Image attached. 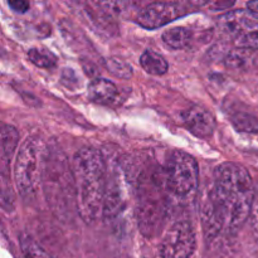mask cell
I'll return each mask as SVG.
<instances>
[{
	"instance_id": "cell-14",
	"label": "cell",
	"mask_w": 258,
	"mask_h": 258,
	"mask_svg": "<svg viewBox=\"0 0 258 258\" xmlns=\"http://www.w3.org/2000/svg\"><path fill=\"white\" fill-rule=\"evenodd\" d=\"M141 67L149 75L161 76L168 72L169 64L165 58L153 49H146L140 57Z\"/></svg>"
},
{
	"instance_id": "cell-5",
	"label": "cell",
	"mask_w": 258,
	"mask_h": 258,
	"mask_svg": "<svg viewBox=\"0 0 258 258\" xmlns=\"http://www.w3.org/2000/svg\"><path fill=\"white\" fill-rule=\"evenodd\" d=\"M47 149L42 140L29 136L20 145L14 165L15 185L24 201H32L37 196L44 171Z\"/></svg>"
},
{
	"instance_id": "cell-12",
	"label": "cell",
	"mask_w": 258,
	"mask_h": 258,
	"mask_svg": "<svg viewBox=\"0 0 258 258\" xmlns=\"http://www.w3.org/2000/svg\"><path fill=\"white\" fill-rule=\"evenodd\" d=\"M88 98L100 105H111L118 95L116 85L106 78H96L88 86Z\"/></svg>"
},
{
	"instance_id": "cell-2",
	"label": "cell",
	"mask_w": 258,
	"mask_h": 258,
	"mask_svg": "<svg viewBox=\"0 0 258 258\" xmlns=\"http://www.w3.org/2000/svg\"><path fill=\"white\" fill-rule=\"evenodd\" d=\"M77 212L86 224H92L103 209L107 168L100 151L91 146L78 150L72 159Z\"/></svg>"
},
{
	"instance_id": "cell-7",
	"label": "cell",
	"mask_w": 258,
	"mask_h": 258,
	"mask_svg": "<svg viewBox=\"0 0 258 258\" xmlns=\"http://www.w3.org/2000/svg\"><path fill=\"white\" fill-rule=\"evenodd\" d=\"M222 30L242 49H258V15L249 9L231 10L219 18Z\"/></svg>"
},
{
	"instance_id": "cell-6",
	"label": "cell",
	"mask_w": 258,
	"mask_h": 258,
	"mask_svg": "<svg viewBox=\"0 0 258 258\" xmlns=\"http://www.w3.org/2000/svg\"><path fill=\"white\" fill-rule=\"evenodd\" d=\"M169 193L178 199H189L199 185V168L196 159L183 151H174L164 169Z\"/></svg>"
},
{
	"instance_id": "cell-17",
	"label": "cell",
	"mask_w": 258,
	"mask_h": 258,
	"mask_svg": "<svg viewBox=\"0 0 258 258\" xmlns=\"http://www.w3.org/2000/svg\"><path fill=\"white\" fill-rule=\"evenodd\" d=\"M233 127L239 133L258 134V118L247 112H237L231 117Z\"/></svg>"
},
{
	"instance_id": "cell-13",
	"label": "cell",
	"mask_w": 258,
	"mask_h": 258,
	"mask_svg": "<svg viewBox=\"0 0 258 258\" xmlns=\"http://www.w3.org/2000/svg\"><path fill=\"white\" fill-rule=\"evenodd\" d=\"M19 143V133L12 125H3L2 127V166L3 173H5L9 166L14 151Z\"/></svg>"
},
{
	"instance_id": "cell-19",
	"label": "cell",
	"mask_w": 258,
	"mask_h": 258,
	"mask_svg": "<svg viewBox=\"0 0 258 258\" xmlns=\"http://www.w3.org/2000/svg\"><path fill=\"white\" fill-rule=\"evenodd\" d=\"M106 68L111 75H113L117 78H122V80H130L133 76V70L130 66L125 62L123 59L117 57H111L106 60Z\"/></svg>"
},
{
	"instance_id": "cell-21",
	"label": "cell",
	"mask_w": 258,
	"mask_h": 258,
	"mask_svg": "<svg viewBox=\"0 0 258 258\" xmlns=\"http://www.w3.org/2000/svg\"><path fill=\"white\" fill-rule=\"evenodd\" d=\"M9 7L14 10L15 13H20V14H24L29 10V3L23 2V0H17V2H9L8 3Z\"/></svg>"
},
{
	"instance_id": "cell-18",
	"label": "cell",
	"mask_w": 258,
	"mask_h": 258,
	"mask_svg": "<svg viewBox=\"0 0 258 258\" xmlns=\"http://www.w3.org/2000/svg\"><path fill=\"white\" fill-rule=\"evenodd\" d=\"M20 249H22L23 258H53L34 239L25 234L20 237Z\"/></svg>"
},
{
	"instance_id": "cell-15",
	"label": "cell",
	"mask_w": 258,
	"mask_h": 258,
	"mask_svg": "<svg viewBox=\"0 0 258 258\" xmlns=\"http://www.w3.org/2000/svg\"><path fill=\"white\" fill-rule=\"evenodd\" d=\"M161 39L173 49H183L190 43L191 33L185 27H175L165 30L161 35Z\"/></svg>"
},
{
	"instance_id": "cell-3",
	"label": "cell",
	"mask_w": 258,
	"mask_h": 258,
	"mask_svg": "<svg viewBox=\"0 0 258 258\" xmlns=\"http://www.w3.org/2000/svg\"><path fill=\"white\" fill-rule=\"evenodd\" d=\"M42 184L48 204L58 218H67L73 209L77 211L72 165L62 150L47 151Z\"/></svg>"
},
{
	"instance_id": "cell-11",
	"label": "cell",
	"mask_w": 258,
	"mask_h": 258,
	"mask_svg": "<svg viewBox=\"0 0 258 258\" xmlns=\"http://www.w3.org/2000/svg\"><path fill=\"white\" fill-rule=\"evenodd\" d=\"M181 118H183L184 125L197 138H211L216 130V118L203 106H191L181 113Z\"/></svg>"
},
{
	"instance_id": "cell-20",
	"label": "cell",
	"mask_w": 258,
	"mask_h": 258,
	"mask_svg": "<svg viewBox=\"0 0 258 258\" xmlns=\"http://www.w3.org/2000/svg\"><path fill=\"white\" fill-rule=\"evenodd\" d=\"M249 221H251L252 233H253L254 239H256L258 244V185L256 186V191H254V198L253 203H252L251 214H249Z\"/></svg>"
},
{
	"instance_id": "cell-4",
	"label": "cell",
	"mask_w": 258,
	"mask_h": 258,
	"mask_svg": "<svg viewBox=\"0 0 258 258\" xmlns=\"http://www.w3.org/2000/svg\"><path fill=\"white\" fill-rule=\"evenodd\" d=\"M138 224L146 237H154L165 221L168 199L170 194L166 186L164 171H146L138 181Z\"/></svg>"
},
{
	"instance_id": "cell-16",
	"label": "cell",
	"mask_w": 258,
	"mask_h": 258,
	"mask_svg": "<svg viewBox=\"0 0 258 258\" xmlns=\"http://www.w3.org/2000/svg\"><path fill=\"white\" fill-rule=\"evenodd\" d=\"M28 59L34 66L39 68H53L58 62L57 55L53 52L48 50L47 48L34 47L30 48L27 53Z\"/></svg>"
},
{
	"instance_id": "cell-22",
	"label": "cell",
	"mask_w": 258,
	"mask_h": 258,
	"mask_svg": "<svg viewBox=\"0 0 258 258\" xmlns=\"http://www.w3.org/2000/svg\"><path fill=\"white\" fill-rule=\"evenodd\" d=\"M247 7H248V9L251 10V12H253L254 14L258 15V2H249L248 4H247Z\"/></svg>"
},
{
	"instance_id": "cell-10",
	"label": "cell",
	"mask_w": 258,
	"mask_h": 258,
	"mask_svg": "<svg viewBox=\"0 0 258 258\" xmlns=\"http://www.w3.org/2000/svg\"><path fill=\"white\" fill-rule=\"evenodd\" d=\"M180 3H151L141 9L136 17V23L145 29H158L188 13Z\"/></svg>"
},
{
	"instance_id": "cell-9",
	"label": "cell",
	"mask_w": 258,
	"mask_h": 258,
	"mask_svg": "<svg viewBox=\"0 0 258 258\" xmlns=\"http://www.w3.org/2000/svg\"><path fill=\"white\" fill-rule=\"evenodd\" d=\"M130 178L127 176V169L117 165L112 169V173L107 175L106 181V193L103 199L102 214L108 221L117 218L126 208V196H127V184Z\"/></svg>"
},
{
	"instance_id": "cell-1",
	"label": "cell",
	"mask_w": 258,
	"mask_h": 258,
	"mask_svg": "<svg viewBox=\"0 0 258 258\" xmlns=\"http://www.w3.org/2000/svg\"><path fill=\"white\" fill-rule=\"evenodd\" d=\"M256 186L244 166L223 163L214 170L213 185L202 208L209 233H236L249 218Z\"/></svg>"
},
{
	"instance_id": "cell-8",
	"label": "cell",
	"mask_w": 258,
	"mask_h": 258,
	"mask_svg": "<svg viewBox=\"0 0 258 258\" xmlns=\"http://www.w3.org/2000/svg\"><path fill=\"white\" fill-rule=\"evenodd\" d=\"M197 239L193 224L186 219L175 222L160 244L161 258H190L196 251Z\"/></svg>"
}]
</instances>
